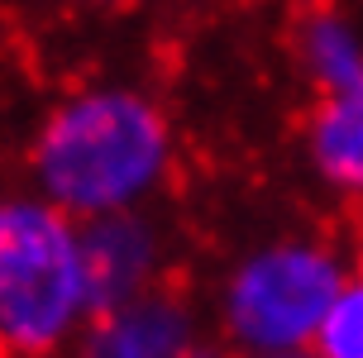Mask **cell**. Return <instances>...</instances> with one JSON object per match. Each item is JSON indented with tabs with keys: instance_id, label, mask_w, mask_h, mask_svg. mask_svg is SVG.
<instances>
[{
	"instance_id": "obj_2",
	"label": "cell",
	"mask_w": 363,
	"mask_h": 358,
	"mask_svg": "<svg viewBox=\"0 0 363 358\" xmlns=\"http://www.w3.org/2000/svg\"><path fill=\"white\" fill-rule=\"evenodd\" d=\"M82 230L67 211L29 191L0 196V354L57 358L91 320Z\"/></svg>"
},
{
	"instance_id": "obj_3",
	"label": "cell",
	"mask_w": 363,
	"mask_h": 358,
	"mask_svg": "<svg viewBox=\"0 0 363 358\" xmlns=\"http://www.w3.org/2000/svg\"><path fill=\"white\" fill-rule=\"evenodd\" d=\"M345 286L340 258L311 239H277L244 253L220 286V340L235 358L311 349L335 291Z\"/></svg>"
},
{
	"instance_id": "obj_11",
	"label": "cell",
	"mask_w": 363,
	"mask_h": 358,
	"mask_svg": "<svg viewBox=\"0 0 363 358\" xmlns=\"http://www.w3.org/2000/svg\"><path fill=\"white\" fill-rule=\"evenodd\" d=\"M263 358H320L315 349H296V354H263Z\"/></svg>"
},
{
	"instance_id": "obj_4",
	"label": "cell",
	"mask_w": 363,
	"mask_h": 358,
	"mask_svg": "<svg viewBox=\"0 0 363 358\" xmlns=\"http://www.w3.org/2000/svg\"><path fill=\"white\" fill-rule=\"evenodd\" d=\"M201 315L177 286H148L139 296L101 306L77 335L72 358H182L201 340Z\"/></svg>"
},
{
	"instance_id": "obj_6",
	"label": "cell",
	"mask_w": 363,
	"mask_h": 358,
	"mask_svg": "<svg viewBox=\"0 0 363 358\" xmlns=\"http://www.w3.org/2000/svg\"><path fill=\"white\" fill-rule=\"evenodd\" d=\"M311 158L335 186L363 196V86L315 101L311 115Z\"/></svg>"
},
{
	"instance_id": "obj_1",
	"label": "cell",
	"mask_w": 363,
	"mask_h": 358,
	"mask_svg": "<svg viewBox=\"0 0 363 358\" xmlns=\"http://www.w3.org/2000/svg\"><path fill=\"white\" fill-rule=\"evenodd\" d=\"M177 139L167 110L139 86L91 82L57 96L29 139V181L82 220L148 211L172 177Z\"/></svg>"
},
{
	"instance_id": "obj_8",
	"label": "cell",
	"mask_w": 363,
	"mask_h": 358,
	"mask_svg": "<svg viewBox=\"0 0 363 358\" xmlns=\"http://www.w3.org/2000/svg\"><path fill=\"white\" fill-rule=\"evenodd\" d=\"M311 349L320 358H363V282H345L335 291Z\"/></svg>"
},
{
	"instance_id": "obj_10",
	"label": "cell",
	"mask_w": 363,
	"mask_h": 358,
	"mask_svg": "<svg viewBox=\"0 0 363 358\" xmlns=\"http://www.w3.org/2000/svg\"><path fill=\"white\" fill-rule=\"evenodd\" d=\"M77 5H96V10H110V5H134V0H77Z\"/></svg>"
},
{
	"instance_id": "obj_7",
	"label": "cell",
	"mask_w": 363,
	"mask_h": 358,
	"mask_svg": "<svg viewBox=\"0 0 363 358\" xmlns=\"http://www.w3.org/2000/svg\"><path fill=\"white\" fill-rule=\"evenodd\" d=\"M296 43H301V62H306L311 82L320 86V96L363 86V48H359V38L349 34V24L340 15L311 10Z\"/></svg>"
},
{
	"instance_id": "obj_5",
	"label": "cell",
	"mask_w": 363,
	"mask_h": 358,
	"mask_svg": "<svg viewBox=\"0 0 363 358\" xmlns=\"http://www.w3.org/2000/svg\"><path fill=\"white\" fill-rule=\"evenodd\" d=\"M77 230H82V263H86V286L96 311L163 282L167 234L148 211L96 215V220H82Z\"/></svg>"
},
{
	"instance_id": "obj_9",
	"label": "cell",
	"mask_w": 363,
	"mask_h": 358,
	"mask_svg": "<svg viewBox=\"0 0 363 358\" xmlns=\"http://www.w3.org/2000/svg\"><path fill=\"white\" fill-rule=\"evenodd\" d=\"M182 358H235V349H230L225 340H211V335H201V340L191 344V349H186Z\"/></svg>"
},
{
	"instance_id": "obj_12",
	"label": "cell",
	"mask_w": 363,
	"mask_h": 358,
	"mask_svg": "<svg viewBox=\"0 0 363 358\" xmlns=\"http://www.w3.org/2000/svg\"><path fill=\"white\" fill-rule=\"evenodd\" d=\"M359 258H363V206H359Z\"/></svg>"
}]
</instances>
